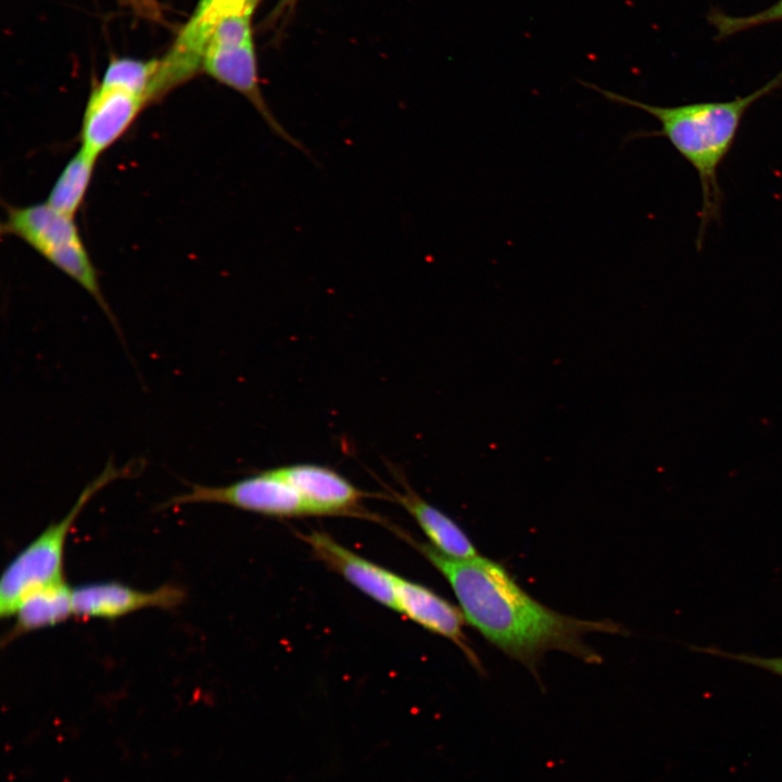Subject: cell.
Returning a JSON list of instances; mask_svg holds the SVG:
<instances>
[{
  "mask_svg": "<svg viewBox=\"0 0 782 782\" xmlns=\"http://www.w3.org/2000/svg\"><path fill=\"white\" fill-rule=\"evenodd\" d=\"M403 491H392L395 501L416 520L437 551L453 558H471L479 555L464 530L446 514L425 501L400 477Z\"/></svg>",
  "mask_w": 782,
  "mask_h": 782,
  "instance_id": "cell-11",
  "label": "cell"
},
{
  "mask_svg": "<svg viewBox=\"0 0 782 782\" xmlns=\"http://www.w3.org/2000/svg\"><path fill=\"white\" fill-rule=\"evenodd\" d=\"M258 0H200L182 34L192 42L205 45L222 16L236 11L254 10Z\"/></svg>",
  "mask_w": 782,
  "mask_h": 782,
  "instance_id": "cell-15",
  "label": "cell"
},
{
  "mask_svg": "<svg viewBox=\"0 0 782 782\" xmlns=\"http://www.w3.org/2000/svg\"><path fill=\"white\" fill-rule=\"evenodd\" d=\"M274 470L299 493L308 515L368 516L362 509V502L371 494L356 488L329 467L298 463L279 466Z\"/></svg>",
  "mask_w": 782,
  "mask_h": 782,
  "instance_id": "cell-6",
  "label": "cell"
},
{
  "mask_svg": "<svg viewBox=\"0 0 782 782\" xmlns=\"http://www.w3.org/2000/svg\"><path fill=\"white\" fill-rule=\"evenodd\" d=\"M13 616L14 623L7 634V642L35 630L59 625L73 613V588L65 581L40 588L26 595Z\"/></svg>",
  "mask_w": 782,
  "mask_h": 782,
  "instance_id": "cell-12",
  "label": "cell"
},
{
  "mask_svg": "<svg viewBox=\"0 0 782 782\" xmlns=\"http://www.w3.org/2000/svg\"><path fill=\"white\" fill-rule=\"evenodd\" d=\"M146 104L138 94L100 84L87 101L80 149L98 159L127 131Z\"/></svg>",
  "mask_w": 782,
  "mask_h": 782,
  "instance_id": "cell-8",
  "label": "cell"
},
{
  "mask_svg": "<svg viewBox=\"0 0 782 782\" xmlns=\"http://www.w3.org/2000/svg\"><path fill=\"white\" fill-rule=\"evenodd\" d=\"M2 234L12 235L31 247L46 261L87 291L122 336L99 283L98 274L72 216L47 202L23 207L9 206Z\"/></svg>",
  "mask_w": 782,
  "mask_h": 782,
  "instance_id": "cell-4",
  "label": "cell"
},
{
  "mask_svg": "<svg viewBox=\"0 0 782 782\" xmlns=\"http://www.w3.org/2000/svg\"><path fill=\"white\" fill-rule=\"evenodd\" d=\"M694 648L705 653L718 655L720 657L731 658L740 663L748 664L782 677V657H762L748 654H733L716 648Z\"/></svg>",
  "mask_w": 782,
  "mask_h": 782,
  "instance_id": "cell-17",
  "label": "cell"
},
{
  "mask_svg": "<svg viewBox=\"0 0 782 782\" xmlns=\"http://www.w3.org/2000/svg\"><path fill=\"white\" fill-rule=\"evenodd\" d=\"M97 157L80 149L64 166L49 192L47 203L74 217L87 193Z\"/></svg>",
  "mask_w": 782,
  "mask_h": 782,
  "instance_id": "cell-13",
  "label": "cell"
},
{
  "mask_svg": "<svg viewBox=\"0 0 782 782\" xmlns=\"http://www.w3.org/2000/svg\"><path fill=\"white\" fill-rule=\"evenodd\" d=\"M610 102L639 109L655 117L660 128L644 136L665 137L674 150L695 169L702 191V207L696 244L699 248L707 227L720 218L722 191L718 169L730 152L747 110L782 84V72L761 88L730 101L695 102L676 106H658L600 88Z\"/></svg>",
  "mask_w": 782,
  "mask_h": 782,
  "instance_id": "cell-2",
  "label": "cell"
},
{
  "mask_svg": "<svg viewBox=\"0 0 782 782\" xmlns=\"http://www.w3.org/2000/svg\"><path fill=\"white\" fill-rule=\"evenodd\" d=\"M159 63L160 60L114 59L108 65L101 85L130 91L149 103V92Z\"/></svg>",
  "mask_w": 782,
  "mask_h": 782,
  "instance_id": "cell-14",
  "label": "cell"
},
{
  "mask_svg": "<svg viewBox=\"0 0 782 782\" xmlns=\"http://www.w3.org/2000/svg\"><path fill=\"white\" fill-rule=\"evenodd\" d=\"M395 610L427 629L452 641L481 670L480 660L470 647L462 610L429 588L394 573Z\"/></svg>",
  "mask_w": 782,
  "mask_h": 782,
  "instance_id": "cell-9",
  "label": "cell"
},
{
  "mask_svg": "<svg viewBox=\"0 0 782 782\" xmlns=\"http://www.w3.org/2000/svg\"><path fill=\"white\" fill-rule=\"evenodd\" d=\"M195 503L224 504L275 517L308 515L299 493L274 468L227 485L192 484L189 491L171 497L163 507Z\"/></svg>",
  "mask_w": 782,
  "mask_h": 782,
  "instance_id": "cell-5",
  "label": "cell"
},
{
  "mask_svg": "<svg viewBox=\"0 0 782 782\" xmlns=\"http://www.w3.org/2000/svg\"><path fill=\"white\" fill-rule=\"evenodd\" d=\"M442 573L461 610L474 629L510 658L535 669L550 651L568 653L585 663L601 657L585 644L590 633L621 632L611 620H585L563 615L529 595L501 564L478 555L453 558L430 544L413 542Z\"/></svg>",
  "mask_w": 782,
  "mask_h": 782,
  "instance_id": "cell-1",
  "label": "cell"
},
{
  "mask_svg": "<svg viewBox=\"0 0 782 782\" xmlns=\"http://www.w3.org/2000/svg\"><path fill=\"white\" fill-rule=\"evenodd\" d=\"M184 598L182 589L174 584L143 591L116 581L93 582L73 588V613L80 618L114 619L144 608H174Z\"/></svg>",
  "mask_w": 782,
  "mask_h": 782,
  "instance_id": "cell-7",
  "label": "cell"
},
{
  "mask_svg": "<svg viewBox=\"0 0 782 782\" xmlns=\"http://www.w3.org/2000/svg\"><path fill=\"white\" fill-rule=\"evenodd\" d=\"M294 0H281L282 5H288L289 3L293 2Z\"/></svg>",
  "mask_w": 782,
  "mask_h": 782,
  "instance_id": "cell-18",
  "label": "cell"
},
{
  "mask_svg": "<svg viewBox=\"0 0 782 782\" xmlns=\"http://www.w3.org/2000/svg\"><path fill=\"white\" fill-rule=\"evenodd\" d=\"M300 537L331 570L374 601L395 610L393 572L357 555L325 532L311 531Z\"/></svg>",
  "mask_w": 782,
  "mask_h": 782,
  "instance_id": "cell-10",
  "label": "cell"
},
{
  "mask_svg": "<svg viewBox=\"0 0 782 782\" xmlns=\"http://www.w3.org/2000/svg\"><path fill=\"white\" fill-rule=\"evenodd\" d=\"M782 20V0L772 7L748 16H730L714 13L711 23L720 38L734 35L748 28Z\"/></svg>",
  "mask_w": 782,
  "mask_h": 782,
  "instance_id": "cell-16",
  "label": "cell"
},
{
  "mask_svg": "<svg viewBox=\"0 0 782 782\" xmlns=\"http://www.w3.org/2000/svg\"><path fill=\"white\" fill-rule=\"evenodd\" d=\"M140 469L139 462L117 467L109 461L99 476L79 494L67 514L51 522L7 566L0 579V616L12 617L21 601L29 593L63 582V555L67 534L84 506L113 480L130 477Z\"/></svg>",
  "mask_w": 782,
  "mask_h": 782,
  "instance_id": "cell-3",
  "label": "cell"
}]
</instances>
